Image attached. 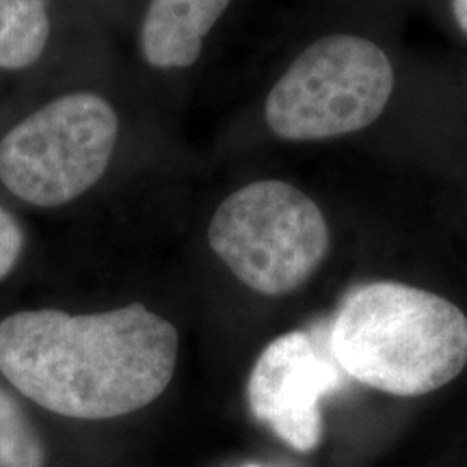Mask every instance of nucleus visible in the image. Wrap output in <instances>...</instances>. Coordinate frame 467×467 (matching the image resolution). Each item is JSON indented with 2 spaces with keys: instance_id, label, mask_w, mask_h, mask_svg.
Segmentation results:
<instances>
[{
  "instance_id": "5",
  "label": "nucleus",
  "mask_w": 467,
  "mask_h": 467,
  "mask_svg": "<svg viewBox=\"0 0 467 467\" xmlns=\"http://www.w3.org/2000/svg\"><path fill=\"white\" fill-rule=\"evenodd\" d=\"M119 137L115 109L96 93L46 104L0 141V180L33 206L74 202L107 173Z\"/></svg>"
},
{
  "instance_id": "10",
  "label": "nucleus",
  "mask_w": 467,
  "mask_h": 467,
  "mask_svg": "<svg viewBox=\"0 0 467 467\" xmlns=\"http://www.w3.org/2000/svg\"><path fill=\"white\" fill-rule=\"evenodd\" d=\"M22 251V230L5 208H0V279L9 275Z\"/></svg>"
},
{
  "instance_id": "11",
  "label": "nucleus",
  "mask_w": 467,
  "mask_h": 467,
  "mask_svg": "<svg viewBox=\"0 0 467 467\" xmlns=\"http://www.w3.org/2000/svg\"><path fill=\"white\" fill-rule=\"evenodd\" d=\"M452 14L461 31L467 35V0H452Z\"/></svg>"
},
{
  "instance_id": "1",
  "label": "nucleus",
  "mask_w": 467,
  "mask_h": 467,
  "mask_svg": "<svg viewBox=\"0 0 467 467\" xmlns=\"http://www.w3.org/2000/svg\"><path fill=\"white\" fill-rule=\"evenodd\" d=\"M178 331L141 303L100 314L28 309L0 320V372L63 418L110 420L148 407L171 383Z\"/></svg>"
},
{
  "instance_id": "6",
  "label": "nucleus",
  "mask_w": 467,
  "mask_h": 467,
  "mask_svg": "<svg viewBox=\"0 0 467 467\" xmlns=\"http://www.w3.org/2000/svg\"><path fill=\"white\" fill-rule=\"evenodd\" d=\"M342 385V370L309 331H288L266 344L247 383L254 418L296 452L323 440L320 400Z\"/></svg>"
},
{
  "instance_id": "4",
  "label": "nucleus",
  "mask_w": 467,
  "mask_h": 467,
  "mask_svg": "<svg viewBox=\"0 0 467 467\" xmlns=\"http://www.w3.org/2000/svg\"><path fill=\"white\" fill-rule=\"evenodd\" d=\"M394 91V67L370 39L329 35L307 46L266 98L265 117L285 141H323L364 130Z\"/></svg>"
},
{
  "instance_id": "2",
  "label": "nucleus",
  "mask_w": 467,
  "mask_h": 467,
  "mask_svg": "<svg viewBox=\"0 0 467 467\" xmlns=\"http://www.w3.org/2000/svg\"><path fill=\"white\" fill-rule=\"evenodd\" d=\"M329 353L344 375L368 388L402 399L424 396L467 366V317L416 285L361 284L336 309Z\"/></svg>"
},
{
  "instance_id": "3",
  "label": "nucleus",
  "mask_w": 467,
  "mask_h": 467,
  "mask_svg": "<svg viewBox=\"0 0 467 467\" xmlns=\"http://www.w3.org/2000/svg\"><path fill=\"white\" fill-rule=\"evenodd\" d=\"M208 243L247 288L284 296L318 271L331 238L317 202L282 180H262L225 197Z\"/></svg>"
},
{
  "instance_id": "8",
  "label": "nucleus",
  "mask_w": 467,
  "mask_h": 467,
  "mask_svg": "<svg viewBox=\"0 0 467 467\" xmlns=\"http://www.w3.org/2000/svg\"><path fill=\"white\" fill-rule=\"evenodd\" d=\"M48 37L46 0H0V67L33 66L44 55Z\"/></svg>"
},
{
  "instance_id": "9",
  "label": "nucleus",
  "mask_w": 467,
  "mask_h": 467,
  "mask_svg": "<svg viewBox=\"0 0 467 467\" xmlns=\"http://www.w3.org/2000/svg\"><path fill=\"white\" fill-rule=\"evenodd\" d=\"M0 467H46L42 437L9 392L0 388Z\"/></svg>"
},
{
  "instance_id": "7",
  "label": "nucleus",
  "mask_w": 467,
  "mask_h": 467,
  "mask_svg": "<svg viewBox=\"0 0 467 467\" xmlns=\"http://www.w3.org/2000/svg\"><path fill=\"white\" fill-rule=\"evenodd\" d=\"M232 0H150L141 50L151 67H191Z\"/></svg>"
}]
</instances>
